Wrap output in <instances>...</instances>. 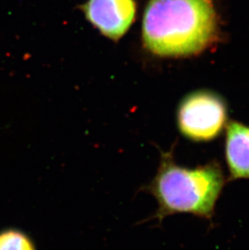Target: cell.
<instances>
[{"label": "cell", "instance_id": "1", "mask_svg": "<svg viewBox=\"0 0 249 250\" xmlns=\"http://www.w3.org/2000/svg\"><path fill=\"white\" fill-rule=\"evenodd\" d=\"M217 33L211 0H149L144 11V45L158 56L198 55L213 43Z\"/></svg>", "mask_w": 249, "mask_h": 250}, {"label": "cell", "instance_id": "2", "mask_svg": "<svg viewBox=\"0 0 249 250\" xmlns=\"http://www.w3.org/2000/svg\"><path fill=\"white\" fill-rule=\"evenodd\" d=\"M225 184L221 167L215 163L188 168L175 162L172 151H162L157 172L143 190L155 197V216L162 221L177 213L210 219Z\"/></svg>", "mask_w": 249, "mask_h": 250}, {"label": "cell", "instance_id": "3", "mask_svg": "<svg viewBox=\"0 0 249 250\" xmlns=\"http://www.w3.org/2000/svg\"><path fill=\"white\" fill-rule=\"evenodd\" d=\"M228 106L224 98L209 90L190 92L181 100L176 112L177 127L193 142H209L228 125Z\"/></svg>", "mask_w": 249, "mask_h": 250}, {"label": "cell", "instance_id": "4", "mask_svg": "<svg viewBox=\"0 0 249 250\" xmlns=\"http://www.w3.org/2000/svg\"><path fill=\"white\" fill-rule=\"evenodd\" d=\"M81 9L87 21L104 36L118 41L135 19L136 2L134 0H87Z\"/></svg>", "mask_w": 249, "mask_h": 250}, {"label": "cell", "instance_id": "5", "mask_svg": "<svg viewBox=\"0 0 249 250\" xmlns=\"http://www.w3.org/2000/svg\"><path fill=\"white\" fill-rule=\"evenodd\" d=\"M225 156L232 179L249 178V126L235 121L228 123Z\"/></svg>", "mask_w": 249, "mask_h": 250}, {"label": "cell", "instance_id": "6", "mask_svg": "<svg viewBox=\"0 0 249 250\" xmlns=\"http://www.w3.org/2000/svg\"><path fill=\"white\" fill-rule=\"evenodd\" d=\"M0 250H36L33 241L25 234L17 230L0 233Z\"/></svg>", "mask_w": 249, "mask_h": 250}]
</instances>
